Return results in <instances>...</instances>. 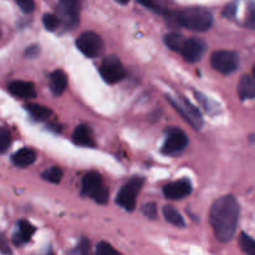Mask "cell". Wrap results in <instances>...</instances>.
<instances>
[{
    "label": "cell",
    "mask_w": 255,
    "mask_h": 255,
    "mask_svg": "<svg viewBox=\"0 0 255 255\" xmlns=\"http://www.w3.org/2000/svg\"><path fill=\"white\" fill-rule=\"evenodd\" d=\"M238 201L233 196H223L217 199L209 212V222L214 234L221 242H229L234 237L239 221Z\"/></svg>",
    "instance_id": "6da1fadb"
},
{
    "label": "cell",
    "mask_w": 255,
    "mask_h": 255,
    "mask_svg": "<svg viewBox=\"0 0 255 255\" xmlns=\"http://www.w3.org/2000/svg\"><path fill=\"white\" fill-rule=\"evenodd\" d=\"M176 21L181 26L192 31L203 32L211 29L213 24V15L204 7H187L176 12Z\"/></svg>",
    "instance_id": "7a4b0ae2"
},
{
    "label": "cell",
    "mask_w": 255,
    "mask_h": 255,
    "mask_svg": "<svg viewBox=\"0 0 255 255\" xmlns=\"http://www.w3.org/2000/svg\"><path fill=\"white\" fill-rule=\"evenodd\" d=\"M82 194L90 197L100 204H106L109 201V189L104 184L101 176L91 171L85 174L82 179Z\"/></svg>",
    "instance_id": "3957f363"
},
{
    "label": "cell",
    "mask_w": 255,
    "mask_h": 255,
    "mask_svg": "<svg viewBox=\"0 0 255 255\" xmlns=\"http://www.w3.org/2000/svg\"><path fill=\"white\" fill-rule=\"evenodd\" d=\"M144 183V179L141 177H133L129 179L117 194L116 202L120 207H122L126 211L132 212L136 207L137 196L141 191L142 186Z\"/></svg>",
    "instance_id": "277c9868"
},
{
    "label": "cell",
    "mask_w": 255,
    "mask_h": 255,
    "mask_svg": "<svg viewBox=\"0 0 255 255\" xmlns=\"http://www.w3.org/2000/svg\"><path fill=\"white\" fill-rule=\"evenodd\" d=\"M100 74L106 82L116 84L125 79L126 70H125L122 62L115 55H110L102 60L101 65H100Z\"/></svg>",
    "instance_id": "5b68a950"
},
{
    "label": "cell",
    "mask_w": 255,
    "mask_h": 255,
    "mask_svg": "<svg viewBox=\"0 0 255 255\" xmlns=\"http://www.w3.org/2000/svg\"><path fill=\"white\" fill-rule=\"evenodd\" d=\"M76 46L87 57L100 56L105 47L101 36L94 31L82 32L76 40Z\"/></svg>",
    "instance_id": "8992f818"
},
{
    "label": "cell",
    "mask_w": 255,
    "mask_h": 255,
    "mask_svg": "<svg viewBox=\"0 0 255 255\" xmlns=\"http://www.w3.org/2000/svg\"><path fill=\"white\" fill-rule=\"evenodd\" d=\"M211 64L214 70L224 75L232 74L239 66V57L234 51L219 50L212 54Z\"/></svg>",
    "instance_id": "52a82bcc"
},
{
    "label": "cell",
    "mask_w": 255,
    "mask_h": 255,
    "mask_svg": "<svg viewBox=\"0 0 255 255\" xmlns=\"http://www.w3.org/2000/svg\"><path fill=\"white\" fill-rule=\"evenodd\" d=\"M57 10L64 26H74L79 22L81 0H60Z\"/></svg>",
    "instance_id": "ba28073f"
},
{
    "label": "cell",
    "mask_w": 255,
    "mask_h": 255,
    "mask_svg": "<svg viewBox=\"0 0 255 255\" xmlns=\"http://www.w3.org/2000/svg\"><path fill=\"white\" fill-rule=\"evenodd\" d=\"M206 50L207 44L203 40L199 37H188V39H184L179 52L188 62H197L203 57Z\"/></svg>",
    "instance_id": "9c48e42d"
},
{
    "label": "cell",
    "mask_w": 255,
    "mask_h": 255,
    "mask_svg": "<svg viewBox=\"0 0 255 255\" xmlns=\"http://www.w3.org/2000/svg\"><path fill=\"white\" fill-rule=\"evenodd\" d=\"M188 144V137L182 129L171 128L167 132V139L162 151L167 154H176L183 151Z\"/></svg>",
    "instance_id": "30bf717a"
},
{
    "label": "cell",
    "mask_w": 255,
    "mask_h": 255,
    "mask_svg": "<svg viewBox=\"0 0 255 255\" xmlns=\"http://www.w3.org/2000/svg\"><path fill=\"white\" fill-rule=\"evenodd\" d=\"M171 104L173 105L174 109L178 110L179 114L194 127V128H201V126L203 125V120H202L201 114H199L198 110L188 101V100L182 99L181 101H174V100H169Z\"/></svg>",
    "instance_id": "8fae6325"
},
{
    "label": "cell",
    "mask_w": 255,
    "mask_h": 255,
    "mask_svg": "<svg viewBox=\"0 0 255 255\" xmlns=\"http://www.w3.org/2000/svg\"><path fill=\"white\" fill-rule=\"evenodd\" d=\"M192 192V183L189 179L182 178L178 179V181L171 182V183L166 184L163 188L164 197L168 199H173V201H177V199L186 198L187 196H189Z\"/></svg>",
    "instance_id": "7c38bea8"
},
{
    "label": "cell",
    "mask_w": 255,
    "mask_h": 255,
    "mask_svg": "<svg viewBox=\"0 0 255 255\" xmlns=\"http://www.w3.org/2000/svg\"><path fill=\"white\" fill-rule=\"evenodd\" d=\"M7 90L17 99H32L35 97V87L32 82L15 80L7 85Z\"/></svg>",
    "instance_id": "4fadbf2b"
},
{
    "label": "cell",
    "mask_w": 255,
    "mask_h": 255,
    "mask_svg": "<svg viewBox=\"0 0 255 255\" xmlns=\"http://www.w3.org/2000/svg\"><path fill=\"white\" fill-rule=\"evenodd\" d=\"M72 139L75 143L80 144L84 147H94L95 146V138L94 133H92L91 128L86 125H80L75 128L74 134H72Z\"/></svg>",
    "instance_id": "5bb4252c"
},
{
    "label": "cell",
    "mask_w": 255,
    "mask_h": 255,
    "mask_svg": "<svg viewBox=\"0 0 255 255\" xmlns=\"http://www.w3.org/2000/svg\"><path fill=\"white\" fill-rule=\"evenodd\" d=\"M238 95L241 100H252L255 97V77L251 75H244L239 80Z\"/></svg>",
    "instance_id": "9a60e30c"
},
{
    "label": "cell",
    "mask_w": 255,
    "mask_h": 255,
    "mask_svg": "<svg viewBox=\"0 0 255 255\" xmlns=\"http://www.w3.org/2000/svg\"><path fill=\"white\" fill-rule=\"evenodd\" d=\"M35 228L27 221H20L17 223V231L12 237V242L15 246H21V244L27 243L31 239L34 234Z\"/></svg>",
    "instance_id": "2e32d148"
},
{
    "label": "cell",
    "mask_w": 255,
    "mask_h": 255,
    "mask_svg": "<svg viewBox=\"0 0 255 255\" xmlns=\"http://www.w3.org/2000/svg\"><path fill=\"white\" fill-rule=\"evenodd\" d=\"M35 159H36V153L31 148H21L11 156L12 163L20 168L29 167L30 164L34 163Z\"/></svg>",
    "instance_id": "e0dca14e"
},
{
    "label": "cell",
    "mask_w": 255,
    "mask_h": 255,
    "mask_svg": "<svg viewBox=\"0 0 255 255\" xmlns=\"http://www.w3.org/2000/svg\"><path fill=\"white\" fill-rule=\"evenodd\" d=\"M67 87V76L62 70H56L50 75V89L55 96H60Z\"/></svg>",
    "instance_id": "ac0fdd59"
},
{
    "label": "cell",
    "mask_w": 255,
    "mask_h": 255,
    "mask_svg": "<svg viewBox=\"0 0 255 255\" xmlns=\"http://www.w3.org/2000/svg\"><path fill=\"white\" fill-rule=\"evenodd\" d=\"M26 110L35 120H37V121H45V120L49 119L52 114L50 109L42 106V105H36V104L26 105Z\"/></svg>",
    "instance_id": "d6986e66"
},
{
    "label": "cell",
    "mask_w": 255,
    "mask_h": 255,
    "mask_svg": "<svg viewBox=\"0 0 255 255\" xmlns=\"http://www.w3.org/2000/svg\"><path fill=\"white\" fill-rule=\"evenodd\" d=\"M163 216L168 223L176 227H184V219L178 211L172 206H166L163 208Z\"/></svg>",
    "instance_id": "ffe728a7"
},
{
    "label": "cell",
    "mask_w": 255,
    "mask_h": 255,
    "mask_svg": "<svg viewBox=\"0 0 255 255\" xmlns=\"http://www.w3.org/2000/svg\"><path fill=\"white\" fill-rule=\"evenodd\" d=\"M42 22H44V26L46 27L49 31H56L60 27L64 26L62 24V20L59 15L54 14H45L42 17Z\"/></svg>",
    "instance_id": "44dd1931"
},
{
    "label": "cell",
    "mask_w": 255,
    "mask_h": 255,
    "mask_svg": "<svg viewBox=\"0 0 255 255\" xmlns=\"http://www.w3.org/2000/svg\"><path fill=\"white\" fill-rule=\"evenodd\" d=\"M239 247L244 253L255 255V241L246 233H242L239 237Z\"/></svg>",
    "instance_id": "7402d4cb"
},
{
    "label": "cell",
    "mask_w": 255,
    "mask_h": 255,
    "mask_svg": "<svg viewBox=\"0 0 255 255\" xmlns=\"http://www.w3.org/2000/svg\"><path fill=\"white\" fill-rule=\"evenodd\" d=\"M184 39H186V37L182 36V35L172 32V34L166 35V39H164V41H166V45L169 47V49L173 50V51L179 52V50H181L182 45H183V42H184Z\"/></svg>",
    "instance_id": "603a6c76"
},
{
    "label": "cell",
    "mask_w": 255,
    "mask_h": 255,
    "mask_svg": "<svg viewBox=\"0 0 255 255\" xmlns=\"http://www.w3.org/2000/svg\"><path fill=\"white\" fill-rule=\"evenodd\" d=\"M62 169L59 167H51L42 173V178L50 183H59L62 178Z\"/></svg>",
    "instance_id": "cb8c5ba5"
},
{
    "label": "cell",
    "mask_w": 255,
    "mask_h": 255,
    "mask_svg": "<svg viewBox=\"0 0 255 255\" xmlns=\"http://www.w3.org/2000/svg\"><path fill=\"white\" fill-rule=\"evenodd\" d=\"M143 6L153 10L157 12H166V6L163 4V0H138Z\"/></svg>",
    "instance_id": "d4e9b609"
},
{
    "label": "cell",
    "mask_w": 255,
    "mask_h": 255,
    "mask_svg": "<svg viewBox=\"0 0 255 255\" xmlns=\"http://www.w3.org/2000/svg\"><path fill=\"white\" fill-rule=\"evenodd\" d=\"M11 143V136L10 132L5 128H0V153L6 151Z\"/></svg>",
    "instance_id": "484cf974"
},
{
    "label": "cell",
    "mask_w": 255,
    "mask_h": 255,
    "mask_svg": "<svg viewBox=\"0 0 255 255\" xmlns=\"http://www.w3.org/2000/svg\"><path fill=\"white\" fill-rule=\"evenodd\" d=\"M96 253L99 255H119V252L111 246V244L106 243V242H101L97 246Z\"/></svg>",
    "instance_id": "4316f807"
},
{
    "label": "cell",
    "mask_w": 255,
    "mask_h": 255,
    "mask_svg": "<svg viewBox=\"0 0 255 255\" xmlns=\"http://www.w3.org/2000/svg\"><path fill=\"white\" fill-rule=\"evenodd\" d=\"M142 213L149 219H154L157 217V207L154 203H146L142 207Z\"/></svg>",
    "instance_id": "83f0119b"
},
{
    "label": "cell",
    "mask_w": 255,
    "mask_h": 255,
    "mask_svg": "<svg viewBox=\"0 0 255 255\" xmlns=\"http://www.w3.org/2000/svg\"><path fill=\"white\" fill-rule=\"evenodd\" d=\"M246 25L251 29H255V4L252 2L248 6V12L246 17Z\"/></svg>",
    "instance_id": "f1b7e54d"
},
{
    "label": "cell",
    "mask_w": 255,
    "mask_h": 255,
    "mask_svg": "<svg viewBox=\"0 0 255 255\" xmlns=\"http://www.w3.org/2000/svg\"><path fill=\"white\" fill-rule=\"evenodd\" d=\"M15 2H16L17 6L24 12H31L35 9L34 0H15Z\"/></svg>",
    "instance_id": "f546056e"
},
{
    "label": "cell",
    "mask_w": 255,
    "mask_h": 255,
    "mask_svg": "<svg viewBox=\"0 0 255 255\" xmlns=\"http://www.w3.org/2000/svg\"><path fill=\"white\" fill-rule=\"evenodd\" d=\"M237 9H238V1H232L224 7L223 10V15L228 19H234L237 14Z\"/></svg>",
    "instance_id": "4dcf8cb0"
},
{
    "label": "cell",
    "mask_w": 255,
    "mask_h": 255,
    "mask_svg": "<svg viewBox=\"0 0 255 255\" xmlns=\"http://www.w3.org/2000/svg\"><path fill=\"white\" fill-rule=\"evenodd\" d=\"M0 252L1 253H11L9 246H7V241L2 234H0Z\"/></svg>",
    "instance_id": "1f68e13d"
},
{
    "label": "cell",
    "mask_w": 255,
    "mask_h": 255,
    "mask_svg": "<svg viewBox=\"0 0 255 255\" xmlns=\"http://www.w3.org/2000/svg\"><path fill=\"white\" fill-rule=\"evenodd\" d=\"M89 242L87 241H82L81 242V244H80V252H81V253H87V252H89Z\"/></svg>",
    "instance_id": "d6a6232c"
},
{
    "label": "cell",
    "mask_w": 255,
    "mask_h": 255,
    "mask_svg": "<svg viewBox=\"0 0 255 255\" xmlns=\"http://www.w3.org/2000/svg\"><path fill=\"white\" fill-rule=\"evenodd\" d=\"M119 2H121V4H126V2H128L129 0H117Z\"/></svg>",
    "instance_id": "836d02e7"
},
{
    "label": "cell",
    "mask_w": 255,
    "mask_h": 255,
    "mask_svg": "<svg viewBox=\"0 0 255 255\" xmlns=\"http://www.w3.org/2000/svg\"><path fill=\"white\" fill-rule=\"evenodd\" d=\"M253 75L255 76V66H254V69H253Z\"/></svg>",
    "instance_id": "e575fe53"
}]
</instances>
